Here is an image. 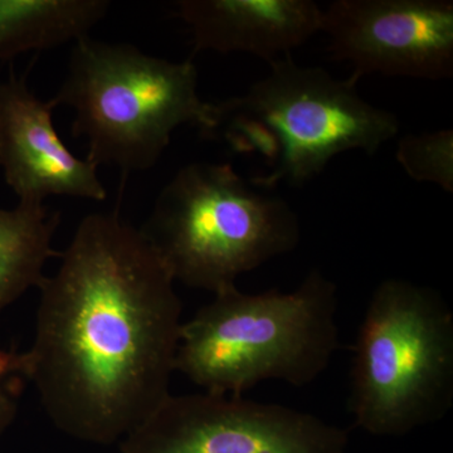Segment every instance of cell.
Masks as SVG:
<instances>
[{"instance_id": "12", "label": "cell", "mask_w": 453, "mask_h": 453, "mask_svg": "<svg viewBox=\"0 0 453 453\" xmlns=\"http://www.w3.org/2000/svg\"><path fill=\"white\" fill-rule=\"evenodd\" d=\"M59 220L58 211L44 204L0 210V315L29 288H40L47 262L59 256L53 249Z\"/></svg>"}, {"instance_id": "9", "label": "cell", "mask_w": 453, "mask_h": 453, "mask_svg": "<svg viewBox=\"0 0 453 453\" xmlns=\"http://www.w3.org/2000/svg\"><path fill=\"white\" fill-rule=\"evenodd\" d=\"M52 101H42L26 77L0 81V166L18 203L44 204L49 196L104 202L97 166L80 159L59 138Z\"/></svg>"}, {"instance_id": "4", "label": "cell", "mask_w": 453, "mask_h": 453, "mask_svg": "<svg viewBox=\"0 0 453 453\" xmlns=\"http://www.w3.org/2000/svg\"><path fill=\"white\" fill-rule=\"evenodd\" d=\"M53 105L74 113L73 134L88 144L86 159L127 177L153 168L184 125L207 139L214 104L198 92L192 59L172 62L135 46L85 37L73 43Z\"/></svg>"}, {"instance_id": "5", "label": "cell", "mask_w": 453, "mask_h": 453, "mask_svg": "<svg viewBox=\"0 0 453 453\" xmlns=\"http://www.w3.org/2000/svg\"><path fill=\"white\" fill-rule=\"evenodd\" d=\"M142 232L175 282L216 295L238 277L299 246V217L229 163L178 170Z\"/></svg>"}, {"instance_id": "1", "label": "cell", "mask_w": 453, "mask_h": 453, "mask_svg": "<svg viewBox=\"0 0 453 453\" xmlns=\"http://www.w3.org/2000/svg\"><path fill=\"white\" fill-rule=\"evenodd\" d=\"M40 288L25 380L58 427L91 440L130 434L165 401L180 339L175 281L119 211L83 217Z\"/></svg>"}, {"instance_id": "11", "label": "cell", "mask_w": 453, "mask_h": 453, "mask_svg": "<svg viewBox=\"0 0 453 453\" xmlns=\"http://www.w3.org/2000/svg\"><path fill=\"white\" fill-rule=\"evenodd\" d=\"M107 0H0V59L76 43L106 17Z\"/></svg>"}, {"instance_id": "13", "label": "cell", "mask_w": 453, "mask_h": 453, "mask_svg": "<svg viewBox=\"0 0 453 453\" xmlns=\"http://www.w3.org/2000/svg\"><path fill=\"white\" fill-rule=\"evenodd\" d=\"M396 162L408 177L453 193V131L407 134L399 139Z\"/></svg>"}, {"instance_id": "8", "label": "cell", "mask_w": 453, "mask_h": 453, "mask_svg": "<svg viewBox=\"0 0 453 453\" xmlns=\"http://www.w3.org/2000/svg\"><path fill=\"white\" fill-rule=\"evenodd\" d=\"M321 32L335 61L365 74L440 80L453 76L451 0H336L325 9Z\"/></svg>"}, {"instance_id": "6", "label": "cell", "mask_w": 453, "mask_h": 453, "mask_svg": "<svg viewBox=\"0 0 453 453\" xmlns=\"http://www.w3.org/2000/svg\"><path fill=\"white\" fill-rule=\"evenodd\" d=\"M349 413L366 434L398 437L453 405V312L440 292L389 277L372 291L349 374Z\"/></svg>"}, {"instance_id": "7", "label": "cell", "mask_w": 453, "mask_h": 453, "mask_svg": "<svg viewBox=\"0 0 453 453\" xmlns=\"http://www.w3.org/2000/svg\"><path fill=\"white\" fill-rule=\"evenodd\" d=\"M129 453H348L344 428L244 395L166 396L130 432Z\"/></svg>"}, {"instance_id": "2", "label": "cell", "mask_w": 453, "mask_h": 453, "mask_svg": "<svg viewBox=\"0 0 453 453\" xmlns=\"http://www.w3.org/2000/svg\"><path fill=\"white\" fill-rule=\"evenodd\" d=\"M338 311V286L318 268L290 292L226 288L181 325L175 372L217 395L309 386L339 350Z\"/></svg>"}, {"instance_id": "3", "label": "cell", "mask_w": 453, "mask_h": 453, "mask_svg": "<svg viewBox=\"0 0 453 453\" xmlns=\"http://www.w3.org/2000/svg\"><path fill=\"white\" fill-rule=\"evenodd\" d=\"M357 83L285 57L270 64V73L243 95L214 104L207 139L257 157L265 169L250 179L256 186H301L338 155L375 154L398 134L396 115L365 101Z\"/></svg>"}, {"instance_id": "14", "label": "cell", "mask_w": 453, "mask_h": 453, "mask_svg": "<svg viewBox=\"0 0 453 453\" xmlns=\"http://www.w3.org/2000/svg\"><path fill=\"white\" fill-rule=\"evenodd\" d=\"M23 380L19 353L0 348V431L13 421L18 412V398Z\"/></svg>"}, {"instance_id": "10", "label": "cell", "mask_w": 453, "mask_h": 453, "mask_svg": "<svg viewBox=\"0 0 453 453\" xmlns=\"http://www.w3.org/2000/svg\"><path fill=\"white\" fill-rule=\"evenodd\" d=\"M175 8L196 52L250 53L268 64L320 33L324 13L311 0H180Z\"/></svg>"}]
</instances>
